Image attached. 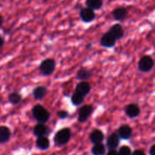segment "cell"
Masks as SVG:
<instances>
[{
  "instance_id": "obj_22",
  "label": "cell",
  "mask_w": 155,
  "mask_h": 155,
  "mask_svg": "<svg viewBox=\"0 0 155 155\" xmlns=\"http://www.w3.org/2000/svg\"><path fill=\"white\" fill-rule=\"evenodd\" d=\"M93 155H104L105 153V146L102 143L95 144L92 148Z\"/></svg>"
},
{
  "instance_id": "obj_12",
  "label": "cell",
  "mask_w": 155,
  "mask_h": 155,
  "mask_svg": "<svg viewBox=\"0 0 155 155\" xmlns=\"http://www.w3.org/2000/svg\"><path fill=\"white\" fill-rule=\"evenodd\" d=\"M118 136L123 139H129L133 136V130L129 125H122L118 129Z\"/></svg>"
},
{
  "instance_id": "obj_30",
  "label": "cell",
  "mask_w": 155,
  "mask_h": 155,
  "mask_svg": "<svg viewBox=\"0 0 155 155\" xmlns=\"http://www.w3.org/2000/svg\"><path fill=\"white\" fill-rule=\"evenodd\" d=\"M3 22H4V19H3L2 15L1 14H0V28H1L2 26Z\"/></svg>"
},
{
  "instance_id": "obj_13",
  "label": "cell",
  "mask_w": 155,
  "mask_h": 155,
  "mask_svg": "<svg viewBox=\"0 0 155 155\" xmlns=\"http://www.w3.org/2000/svg\"><path fill=\"white\" fill-rule=\"evenodd\" d=\"M75 92H79L83 96H86L91 91V86L88 82L81 81L77 83L75 88Z\"/></svg>"
},
{
  "instance_id": "obj_15",
  "label": "cell",
  "mask_w": 155,
  "mask_h": 155,
  "mask_svg": "<svg viewBox=\"0 0 155 155\" xmlns=\"http://www.w3.org/2000/svg\"><path fill=\"white\" fill-rule=\"evenodd\" d=\"M120 144V137L117 133H112L108 136L107 146L109 149H115Z\"/></svg>"
},
{
  "instance_id": "obj_17",
  "label": "cell",
  "mask_w": 155,
  "mask_h": 155,
  "mask_svg": "<svg viewBox=\"0 0 155 155\" xmlns=\"http://www.w3.org/2000/svg\"><path fill=\"white\" fill-rule=\"evenodd\" d=\"M47 94V89L45 86H39L33 91V96L36 100H42Z\"/></svg>"
},
{
  "instance_id": "obj_20",
  "label": "cell",
  "mask_w": 155,
  "mask_h": 155,
  "mask_svg": "<svg viewBox=\"0 0 155 155\" xmlns=\"http://www.w3.org/2000/svg\"><path fill=\"white\" fill-rule=\"evenodd\" d=\"M86 5L92 10H99L103 6V0H86Z\"/></svg>"
},
{
  "instance_id": "obj_3",
  "label": "cell",
  "mask_w": 155,
  "mask_h": 155,
  "mask_svg": "<svg viewBox=\"0 0 155 155\" xmlns=\"http://www.w3.org/2000/svg\"><path fill=\"white\" fill-rule=\"evenodd\" d=\"M71 138V132L70 129L64 128L58 131L54 136V142L57 145H64Z\"/></svg>"
},
{
  "instance_id": "obj_19",
  "label": "cell",
  "mask_w": 155,
  "mask_h": 155,
  "mask_svg": "<svg viewBox=\"0 0 155 155\" xmlns=\"http://www.w3.org/2000/svg\"><path fill=\"white\" fill-rule=\"evenodd\" d=\"M36 147L40 150H47L50 147V141L45 136H39L36 142Z\"/></svg>"
},
{
  "instance_id": "obj_11",
  "label": "cell",
  "mask_w": 155,
  "mask_h": 155,
  "mask_svg": "<svg viewBox=\"0 0 155 155\" xmlns=\"http://www.w3.org/2000/svg\"><path fill=\"white\" fill-rule=\"evenodd\" d=\"M104 139V135L102 131L100 130H94L89 135V140L94 145L95 144L102 143Z\"/></svg>"
},
{
  "instance_id": "obj_5",
  "label": "cell",
  "mask_w": 155,
  "mask_h": 155,
  "mask_svg": "<svg viewBox=\"0 0 155 155\" xmlns=\"http://www.w3.org/2000/svg\"><path fill=\"white\" fill-rule=\"evenodd\" d=\"M94 107L91 104H86L80 107L78 112V121L80 123H84L90 117L93 113Z\"/></svg>"
},
{
  "instance_id": "obj_24",
  "label": "cell",
  "mask_w": 155,
  "mask_h": 155,
  "mask_svg": "<svg viewBox=\"0 0 155 155\" xmlns=\"http://www.w3.org/2000/svg\"><path fill=\"white\" fill-rule=\"evenodd\" d=\"M118 154H119V155H131L132 151L130 147L124 145V146H122L120 148Z\"/></svg>"
},
{
  "instance_id": "obj_21",
  "label": "cell",
  "mask_w": 155,
  "mask_h": 155,
  "mask_svg": "<svg viewBox=\"0 0 155 155\" xmlns=\"http://www.w3.org/2000/svg\"><path fill=\"white\" fill-rule=\"evenodd\" d=\"M85 100V96H83V95H81L79 92H75L71 96V102L75 106H79L80 104H82L83 103Z\"/></svg>"
},
{
  "instance_id": "obj_28",
  "label": "cell",
  "mask_w": 155,
  "mask_h": 155,
  "mask_svg": "<svg viewBox=\"0 0 155 155\" xmlns=\"http://www.w3.org/2000/svg\"><path fill=\"white\" fill-rule=\"evenodd\" d=\"M150 155H155V145H152L149 150Z\"/></svg>"
},
{
  "instance_id": "obj_14",
  "label": "cell",
  "mask_w": 155,
  "mask_h": 155,
  "mask_svg": "<svg viewBox=\"0 0 155 155\" xmlns=\"http://www.w3.org/2000/svg\"><path fill=\"white\" fill-rule=\"evenodd\" d=\"M48 131H49L48 127H46L45 124H42V123L36 124L33 128V134L37 137L45 136L48 133Z\"/></svg>"
},
{
  "instance_id": "obj_8",
  "label": "cell",
  "mask_w": 155,
  "mask_h": 155,
  "mask_svg": "<svg viewBox=\"0 0 155 155\" xmlns=\"http://www.w3.org/2000/svg\"><path fill=\"white\" fill-rule=\"evenodd\" d=\"M113 18L117 21H123L128 16V10L125 7H117L112 12Z\"/></svg>"
},
{
  "instance_id": "obj_1",
  "label": "cell",
  "mask_w": 155,
  "mask_h": 155,
  "mask_svg": "<svg viewBox=\"0 0 155 155\" xmlns=\"http://www.w3.org/2000/svg\"><path fill=\"white\" fill-rule=\"evenodd\" d=\"M32 114L38 123L45 124L50 118V113L47 109H45L41 104H36L32 109Z\"/></svg>"
},
{
  "instance_id": "obj_2",
  "label": "cell",
  "mask_w": 155,
  "mask_h": 155,
  "mask_svg": "<svg viewBox=\"0 0 155 155\" xmlns=\"http://www.w3.org/2000/svg\"><path fill=\"white\" fill-rule=\"evenodd\" d=\"M56 68L55 61L52 58H46L39 64V71L43 76H50L54 73Z\"/></svg>"
},
{
  "instance_id": "obj_27",
  "label": "cell",
  "mask_w": 155,
  "mask_h": 155,
  "mask_svg": "<svg viewBox=\"0 0 155 155\" xmlns=\"http://www.w3.org/2000/svg\"><path fill=\"white\" fill-rule=\"evenodd\" d=\"M107 155H119V154L115 149H110L109 152L107 153Z\"/></svg>"
},
{
  "instance_id": "obj_23",
  "label": "cell",
  "mask_w": 155,
  "mask_h": 155,
  "mask_svg": "<svg viewBox=\"0 0 155 155\" xmlns=\"http://www.w3.org/2000/svg\"><path fill=\"white\" fill-rule=\"evenodd\" d=\"M22 100V97L18 92H12L8 95V101L12 104H18Z\"/></svg>"
},
{
  "instance_id": "obj_4",
  "label": "cell",
  "mask_w": 155,
  "mask_h": 155,
  "mask_svg": "<svg viewBox=\"0 0 155 155\" xmlns=\"http://www.w3.org/2000/svg\"><path fill=\"white\" fill-rule=\"evenodd\" d=\"M154 61L150 55H145L140 58L138 63V68L141 72L148 73L153 69Z\"/></svg>"
},
{
  "instance_id": "obj_7",
  "label": "cell",
  "mask_w": 155,
  "mask_h": 155,
  "mask_svg": "<svg viewBox=\"0 0 155 155\" xmlns=\"http://www.w3.org/2000/svg\"><path fill=\"white\" fill-rule=\"evenodd\" d=\"M80 17L83 22L89 23L94 21L95 18V13L94 10L89 8H83L80 12Z\"/></svg>"
},
{
  "instance_id": "obj_29",
  "label": "cell",
  "mask_w": 155,
  "mask_h": 155,
  "mask_svg": "<svg viewBox=\"0 0 155 155\" xmlns=\"http://www.w3.org/2000/svg\"><path fill=\"white\" fill-rule=\"evenodd\" d=\"M4 43H5V40L4 39H3L2 36L0 35V48H2V47L4 45Z\"/></svg>"
},
{
  "instance_id": "obj_25",
  "label": "cell",
  "mask_w": 155,
  "mask_h": 155,
  "mask_svg": "<svg viewBox=\"0 0 155 155\" xmlns=\"http://www.w3.org/2000/svg\"><path fill=\"white\" fill-rule=\"evenodd\" d=\"M58 117L60 118V119H66V118L68 117V116H69V113H68L67 110H60V111L58 112Z\"/></svg>"
},
{
  "instance_id": "obj_18",
  "label": "cell",
  "mask_w": 155,
  "mask_h": 155,
  "mask_svg": "<svg viewBox=\"0 0 155 155\" xmlns=\"http://www.w3.org/2000/svg\"><path fill=\"white\" fill-rule=\"evenodd\" d=\"M11 131L5 126L0 127V143H5L10 140Z\"/></svg>"
},
{
  "instance_id": "obj_10",
  "label": "cell",
  "mask_w": 155,
  "mask_h": 155,
  "mask_svg": "<svg viewBox=\"0 0 155 155\" xmlns=\"http://www.w3.org/2000/svg\"><path fill=\"white\" fill-rule=\"evenodd\" d=\"M109 33L117 39L119 40L124 36V30L122 26L119 24H114L109 30Z\"/></svg>"
},
{
  "instance_id": "obj_16",
  "label": "cell",
  "mask_w": 155,
  "mask_h": 155,
  "mask_svg": "<svg viewBox=\"0 0 155 155\" xmlns=\"http://www.w3.org/2000/svg\"><path fill=\"white\" fill-rule=\"evenodd\" d=\"M92 75H93V73L92 71L86 69L85 68H82L77 72V79L79 80H82V81H85V80L92 78Z\"/></svg>"
},
{
  "instance_id": "obj_6",
  "label": "cell",
  "mask_w": 155,
  "mask_h": 155,
  "mask_svg": "<svg viewBox=\"0 0 155 155\" xmlns=\"http://www.w3.org/2000/svg\"><path fill=\"white\" fill-rule=\"evenodd\" d=\"M117 39L109 32L104 33L100 39V44L104 48H112L116 45Z\"/></svg>"
},
{
  "instance_id": "obj_26",
  "label": "cell",
  "mask_w": 155,
  "mask_h": 155,
  "mask_svg": "<svg viewBox=\"0 0 155 155\" xmlns=\"http://www.w3.org/2000/svg\"><path fill=\"white\" fill-rule=\"evenodd\" d=\"M131 155H145V154L142 150H136Z\"/></svg>"
},
{
  "instance_id": "obj_9",
  "label": "cell",
  "mask_w": 155,
  "mask_h": 155,
  "mask_svg": "<svg viewBox=\"0 0 155 155\" xmlns=\"http://www.w3.org/2000/svg\"><path fill=\"white\" fill-rule=\"evenodd\" d=\"M140 107L136 104H130L125 107V114L130 118H136L140 114Z\"/></svg>"
}]
</instances>
